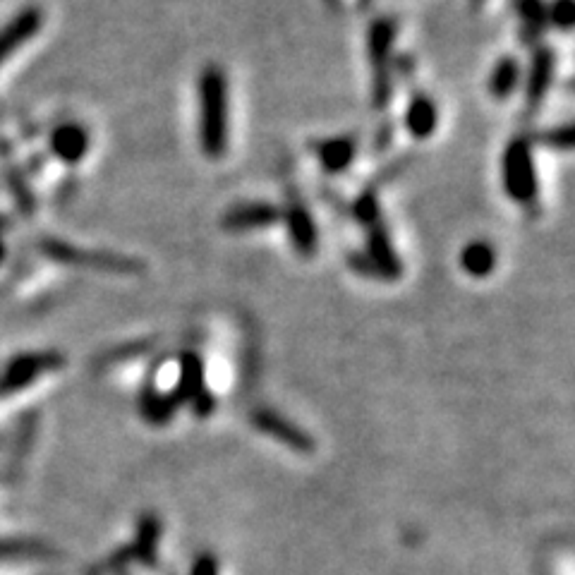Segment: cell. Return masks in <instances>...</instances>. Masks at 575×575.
Here are the masks:
<instances>
[{"mask_svg": "<svg viewBox=\"0 0 575 575\" xmlns=\"http://www.w3.org/2000/svg\"><path fill=\"white\" fill-rule=\"evenodd\" d=\"M199 144L207 159H221L228 147V82L219 65L199 75Z\"/></svg>", "mask_w": 575, "mask_h": 575, "instance_id": "6da1fadb", "label": "cell"}, {"mask_svg": "<svg viewBox=\"0 0 575 575\" xmlns=\"http://www.w3.org/2000/svg\"><path fill=\"white\" fill-rule=\"evenodd\" d=\"M39 250L44 257L53 259V262L65 266H82V269L104 271V274H118V276H135L144 271V262L137 257H127V254H115L106 250H84V247L70 245L65 240L44 238L41 240Z\"/></svg>", "mask_w": 575, "mask_h": 575, "instance_id": "7a4b0ae2", "label": "cell"}, {"mask_svg": "<svg viewBox=\"0 0 575 575\" xmlns=\"http://www.w3.org/2000/svg\"><path fill=\"white\" fill-rule=\"evenodd\" d=\"M396 39V24L389 17H381L369 27L367 51L372 60V104L374 108H386L391 101V51Z\"/></svg>", "mask_w": 575, "mask_h": 575, "instance_id": "3957f363", "label": "cell"}, {"mask_svg": "<svg viewBox=\"0 0 575 575\" xmlns=\"http://www.w3.org/2000/svg\"><path fill=\"white\" fill-rule=\"evenodd\" d=\"M504 187L506 195L518 204H532L540 190L532 147L525 137H516L504 151Z\"/></svg>", "mask_w": 575, "mask_h": 575, "instance_id": "277c9868", "label": "cell"}, {"mask_svg": "<svg viewBox=\"0 0 575 575\" xmlns=\"http://www.w3.org/2000/svg\"><path fill=\"white\" fill-rule=\"evenodd\" d=\"M63 362V355L53 353V350H44V353H22L12 357L8 367L0 374V396H10V393L27 389L34 379L63 367Z\"/></svg>", "mask_w": 575, "mask_h": 575, "instance_id": "5b68a950", "label": "cell"}, {"mask_svg": "<svg viewBox=\"0 0 575 575\" xmlns=\"http://www.w3.org/2000/svg\"><path fill=\"white\" fill-rule=\"evenodd\" d=\"M281 219H286L288 235L300 257H314L319 250V230L314 223L310 209L298 197H293L281 211Z\"/></svg>", "mask_w": 575, "mask_h": 575, "instance_id": "8992f818", "label": "cell"}, {"mask_svg": "<svg viewBox=\"0 0 575 575\" xmlns=\"http://www.w3.org/2000/svg\"><path fill=\"white\" fill-rule=\"evenodd\" d=\"M367 230H369L367 262L369 266H372V274L381 276V278H389V281L401 278L403 264H401V259H398L396 250H393L389 230H386V226H381V221L374 223V226H369Z\"/></svg>", "mask_w": 575, "mask_h": 575, "instance_id": "52a82bcc", "label": "cell"}, {"mask_svg": "<svg viewBox=\"0 0 575 575\" xmlns=\"http://www.w3.org/2000/svg\"><path fill=\"white\" fill-rule=\"evenodd\" d=\"M281 221V209L276 204L269 202H245L238 207L228 209L223 216L221 226L228 233H247V230H259L269 228L274 223Z\"/></svg>", "mask_w": 575, "mask_h": 575, "instance_id": "ba28073f", "label": "cell"}, {"mask_svg": "<svg viewBox=\"0 0 575 575\" xmlns=\"http://www.w3.org/2000/svg\"><path fill=\"white\" fill-rule=\"evenodd\" d=\"M41 24H44V12H41V8H36V5H29V8L17 12V15L0 29V65H3L17 48L27 44V41L39 32Z\"/></svg>", "mask_w": 575, "mask_h": 575, "instance_id": "9c48e42d", "label": "cell"}, {"mask_svg": "<svg viewBox=\"0 0 575 575\" xmlns=\"http://www.w3.org/2000/svg\"><path fill=\"white\" fill-rule=\"evenodd\" d=\"M554 65H556L554 53L544 46L537 48L528 70V80H525V104H528L530 111L542 106L544 96H547L549 87H552Z\"/></svg>", "mask_w": 575, "mask_h": 575, "instance_id": "30bf717a", "label": "cell"}, {"mask_svg": "<svg viewBox=\"0 0 575 575\" xmlns=\"http://www.w3.org/2000/svg\"><path fill=\"white\" fill-rule=\"evenodd\" d=\"M89 151V132L80 123H63L51 132V154L63 163H80Z\"/></svg>", "mask_w": 575, "mask_h": 575, "instance_id": "8fae6325", "label": "cell"}, {"mask_svg": "<svg viewBox=\"0 0 575 575\" xmlns=\"http://www.w3.org/2000/svg\"><path fill=\"white\" fill-rule=\"evenodd\" d=\"M254 427L262 429L264 434L281 439L283 444L293 446V449L312 451V439L300 427H295L293 422H288L286 417L274 413V410H257L254 413Z\"/></svg>", "mask_w": 575, "mask_h": 575, "instance_id": "7c38bea8", "label": "cell"}, {"mask_svg": "<svg viewBox=\"0 0 575 575\" xmlns=\"http://www.w3.org/2000/svg\"><path fill=\"white\" fill-rule=\"evenodd\" d=\"M439 125V111L437 104L432 99H427L425 94L415 96L408 104V111H405V127L415 139H429L434 135Z\"/></svg>", "mask_w": 575, "mask_h": 575, "instance_id": "4fadbf2b", "label": "cell"}, {"mask_svg": "<svg viewBox=\"0 0 575 575\" xmlns=\"http://www.w3.org/2000/svg\"><path fill=\"white\" fill-rule=\"evenodd\" d=\"M355 154L357 144L350 137L324 139L317 147V159L326 173H341L345 168H350V163L355 161Z\"/></svg>", "mask_w": 575, "mask_h": 575, "instance_id": "5bb4252c", "label": "cell"}, {"mask_svg": "<svg viewBox=\"0 0 575 575\" xmlns=\"http://www.w3.org/2000/svg\"><path fill=\"white\" fill-rule=\"evenodd\" d=\"M460 266L472 278H487L496 266V252L492 242L472 240L460 252Z\"/></svg>", "mask_w": 575, "mask_h": 575, "instance_id": "9a60e30c", "label": "cell"}, {"mask_svg": "<svg viewBox=\"0 0 575 575\" xmlns=\"http://www.w3.org/2000/svg\"><path fill=\"white\" fill-rule=\"evenodd\" d=\"M520 77H523V70H520L518 60L511 56L501 58L499 63L494 65L492 77H489V92H492L496 101L511 99V94L518 89Z\"/></svg>", "mask_w": 575, "mask_h": 575, "instance_id": "2e32d148", "label": "cell"}, {"mask_svg": "<svg viewBox=\"0 0 575 575\" xmlns=\"http://www.w3.org/2000/svg\"><path fill=\"white\" fill-rule=\"evenodd\" d=\"M204 384V362L197 353H185L180 357V374H178V389L175 398H195L202 393Z\"/></svg>", "mask_w": 575, "mask_h": 575, "instance_id": "e0dca14e", "label": "cell"}, {"mask_svg": "<svg viewBox=\"0 0 575 575\" xmlns=\"http://www.w3.org/2000/svg\"><path fill=\"white\" fill-rule=\"evenodd\" d=\"M3 168H5V183H8L17 207H20L24 216H32L34 197H32V192H29V185H27V180H24L22 171L10 161V154H8V149H5V144H3Z\"/></svg>", "mask_w": 575, "mask_h": 575, "instance_id": "ac0fdd59", "label": "cell"}, {"mask_svg": "<svg viewBox=\"0 0 575 575\" xmlns=\"http://www.w3.org/2000/svg\"><path fill=\"white\" fill-rule=\"evenodd\" d=\"M53 552L41 542L0 540V561L10 559H51Z\"/></svg>", "mask_w": 575, "mask_h": 575, "instance_id": "d6986e66", "label": "cell"}, {"mask_svg": "<svg viewBox=\"0 0 575 575\" xmlns=\"http://www.w3.org/2000/svg\"><path fill=\"white\" fill-rule=\"evenodd\" d=\"M353 214H355V219L360 221L365 228L374 226V223L381 221L379 202H377V197H374V192H365V195L357 197V202H355V207H353Z\"/></svg>", "mask_w": 575, "mask_h": 575, "instance_id": "ffe728a7", "label": "cell"}, {"mask_svg": "<svg viewBox=\"0 0 575 575\" xmlns=\"http://www.w3.org/2000/svg\"><path fill=\"white\" fill-rule=\"evenodd\" d=\"M516 3V10L520 12L525 24H530L535 32H540L547 22V8L542 5V0H513Z\"/></svg>", "mask_w": 575, "mask_h": 575, "instance_id": "44dd1931", "label": "cell"}, {"mask_svg": "<svg viewBox=\"0 0 575 575\" xmlns=\"http://www.w3.org/2000/svg\"><path fill=\"white\" fill-rule=\"evenodd\" d=\"M575 17L573 0H554L552 8H547V20H552L556 27L571 29Z\"/></svg>", "mask_w": 575, "mask_h": 575, "instance_id": "7402d4cb", "label": "cell"}, {"mask_svg": "<svg viewBox=\"0 0 575 575\" xmlns=\"http://www.w3.org/2000/svg\"><path fill=\"white\" fill-rule=\"evenodd\" d=\"M542 142L549 144V147H556V149H564L568 151L573 147V130L571 125H564L559 127V130H549L542 135Z\"/></svg>", "mask_w": 575, "mask_h": 575, "instance_id": "603a6c76", "label": "cell"}, {"mask_svg": "<svg viewBox=\"0 0 575 575\" xmlns=\"http://www.w3.org/2000/svg\"><path fill=\"white\" fill-rule=\"evenodd\" d=\"M3 259H5V242L0 238V262H3Z\"/></svg>", "mask_w": 575, "mask_h": 575, "instance_id": "cb8c5ba5", "label": "cell"}]
</instances>
